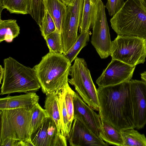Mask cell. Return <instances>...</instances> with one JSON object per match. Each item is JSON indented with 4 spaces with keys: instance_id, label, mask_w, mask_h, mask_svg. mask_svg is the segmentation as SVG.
<instances>
[{
    "instance_id": "obj_27",
    "label": "cell",
    "mask_w": 146,
    "mask_h": 146,
    "mask_svg": "<svg viewBox=\"0 0 146 146\" xmlns=\"http://www.w3.org/2000/svg\"><path fill=\"white\" fill-rule=\"evenodd\" d=\"M31 12L30 15L39 27L41 25L45 13L44 0H30Z\"/></svg>"
},
{
    "instance_id": "obj_26",
    "label": "cell",
    "mask_w": 146,
    "mask_h": 146,
    "mask_svg": "<svg viewBox=\"0 0 146 146\" xmlns=\"http://www.w3.org/2000/svg\"><path fill=\"white\" fill-rule=\"evenodd\" d=\"M44 39L50 52L63 54L61 34L57 29L47 36Z\"/></svg>"
},
{
    "instance_id": "obj_28",
    "label": "cell",
    "mask_w": 146,
    "mask_h": 146,
    "mask_svg": "<svg viewBox=\"0 0 146 146\" xmlns=\"http://www.w3.org/2000/svg\"><path fill=\"white\" fill-rule=\"evenodd\" d=\"M62 88L64 92L65 103L69 120L72 124L74 119L73 101V96L74 91L69 86L68 81L64 84Z\"/></svg>"
},
{
    "instance_id": "obj_19",
    "label": "cell",
    "mask_w": 146,
    "mask_h": 146,
    "mask_svg": "<svg viewBox=\"0 0 146 146\" xmlns=\"http://www.w3.org/2000/svg\"><path fill=\"white\" fill-rule=\"evenodd\" d=\"M20 28L17 20L13 19H0V42L5 41L12 42L20 34Z\"/></svg>"
},
{
    "instance_id": "obj_7",
    "label": "cell",
    "mask_w": 146,
    "mask_h": 146,
    "mask_svg": "<svg viewBox=\"0 0 146 146\" xmlns=\"http://www.w3.org/2000/svg\"><path fill=\"white\" fill-rule=\"evenodd\" d=\"M112 59L132 66L144 63L146 58V39L135 36L117 35L112 41Z\"/></svg>"
},
{
    "instance_id": "obj_20",
    "label": "cell",
    "mask_w": 146,
    "mask_h": 146,
    "mask_svg": "<svg viewBox=\"0 0 146 146\" xmlns=\"http://www.w3.org/2000/svg\"><path fill=\"white\" fill-rule=\"evenodd\" d=\"M6 9L11 13L25 15L31 12L30 0H0V17L1 13Z\"/></svg>"
},
{
    "instance_id": "obj_11",
    "label": "cell",
    "mask_w": 146,
    "mask_h": 146,
    "mask_svg": "<svg viewBox=\"0 0 146 146\" xmlns=\"http://www.w3.org/2000/svg\"><path fill=\"white\" fill-rule=\"evenodd\" d=\"M34 146H66L67 139L60 134L54 121L49 116L31 135Z\"/></svg>"
},
{
    "instance_id": "obj_12",
    "label": "cell",
    "mask_w": 146,
    "mask_h": 146,
    "mask_svg": "<svg viewBox=\"0 0 146 146\" xmlns=\"http://www.w3.org/2000/svg\"><path fill=\"white\" fill-rule=\"evenodd\" d=\"M73 101L74 119H78L94 134L100 138V135L103 133V128L99 114L74 92Z\"/></svg>"
},
{
    "instance_id": "obj_6",
    "label": "cell",
    "mask_w": 146,
    "mask_h": 146,
    "mask_svg": "<svg viewBox=\"0 0 146 146\" xmlns=\"http://www.w3.org/2000/svg\"><path fill=\"white\" fill-rule=\"evenodd\" d=\"M68 82L83 100L94 110L99 111L100 104L97 89L92 79L87 64L83 58L77 57L71 66Z\"/></svg>"
},
{
    "instance_id": "obj_31",
    "label": "cell",
    "mask_w": 146,
    "mask_h": 146,
    "mask_svg": "<svg viewBox=\"0 0 146 146\" xmlns=\"http://www.w3.org/2000/svg\"><path fill=\"white\" fill-rule=\"evenodd\" d=\"M19 141L18 140L8 138L0 144V145L1 146H19Z\"/></svg>"
},
{
    "instance_id": "obj_32",
    "label": "cell",
    "mask_w": 146,
    "mask_h": 146,
    "mask_svg": "<svg viewBox=\"0 0 146 146\" xmlns=\"http://www.w3.org/2000/svg\"><path fill=\"white\" fill-rule=\"evenodd\" d=\"M4 73V68H3L1 65H0V83L1 84V82L2 80Z\"/></svg>"
},
{
    "instance_id": "obj_25",
    "label": "cell",
    "mask_w": 146,
    "mask_h": 146,
    "mask_svg": "<svg viewBox=\"0 0 146 146\" xmlns=\"http://www.w3.org/2000/svg\"><path fill=\"white\" fill-rule=\"evenodd\" d=\"M46 110L43 109L38 103L32 109V115L30 127V133H33L49 117Z\"/></svg>"
},
{
    "instance_id": "obj_5",
    "label": "cell",
    "mask_w": 146,
    "mask_h": 146,
    "mask_svg": "<svg viewBox=\"0 0 146 146\" xmlns=\"http://www.w3.org/2000/svg\"><path fill=\"white\" fill-rule=\"evenodd\" d=\"M32 108L0 110V144L8 138L23 141L30 139Z\"/></svg>"
},
{
    "instance_id": "obj_4",
    "label": "cell",
    "mask_w": 146,
    "mask_h": 146,
    "mask_svg": "<svg viewBox=\"0 0 146 146\" xmlns=\"http://www.w3.org/2000/svg\"><path fill=\"white\" fill-rule=\"evenodd\" d=\"M4 75L0 95L38 91L41 88L33 68L9 57L3 60Z\"/></svg>"
},
{
    "instance_id": "obj_34",
    "label": "cell",
    "mask_w": 146,
    "mask_h": 146,
    "mask_svg": "<svg viewBox=\"0 0 146 146\" xmlns=\"http://www.w3.org/2000/svg\"><path fill=\"white\" fill-rule=\"evenodd\" d=\"M65 4L68 6L70 3H71V1L72 0H61Z\"/></svg>"
},
{
    "instance_id": "obj_14",
    "label": "cell",
    "mask_w": 146,
    "mask_h": 146,
    "mask_svg": "<svg viewBox=\"0 0 146 146\" xmlns=\"http://www.w3.org/2000/svg\"><path fill=\"white\" fill-rule=\"evenodd\" d=\"M70 146H107L108 145L94 134L77 119L73 121L67 138Z\"/></svg>"
},
{
    "instance_id": "obj_9",
    "label": "cell",
    "mask_w": 146,
    "mask_h": 146,
    "mask_svg": "<svg viewBox=\"0 0 146 146\" xmlns=\"http://www.w3.org/2000/svg\"><path fill=\"white\" fill-rule=\"evenodd\" d=\"M84 1V0H72L67 6L60 32L63 54L71 48L77 38Z\"/></svg>"
},
{
    "instance_id": "obj_24",
    "label": "cell",
    "mask_w": 146,
    "mask_h": 146,
    "mask_svg": "<svg viewBox=\"0 0 146 146\" xmlns=\"http://www.w3.org/2000/svg\"><path fill=\"white\" fill-rule=\"evenodd\" d=\"M89 31L80 33L74 44L66 53L64 54L71 63L77 57L82 49L86 46L87 42L89 41Z\"/></svg>"
},
{
    "instance_id": "obj_13",
    "label": "cell",
    "mask_w": 146,
    "mask_h": 146,
    "mask_svg": "<svg viewBox=\"0 0 146 146\" xmlns=\"http://www.w3.org/2000/svg\"><path fill=\"white\" fill-rule=\"evenodd\" d=\"M130 83L135 128L139 129L146 124V83L131 79Z\"/></svg>"
},
{
    "instance_id": "obj_30",
    "label": "cell",
    "mask_w": 146,
    "mask_h": 146,
    "mask_svg": "<svg viewBox=\"0 0 146 146\" xmlns=\"http://www.w3.org/2000/svg\"><path fill=\"white\" fill-rule=\"evenodd\" d=\"M124 2V0H108L105 5L109 14L112 17L122 7Z\"/></svg>"
},
{
    "instance_id": "obj_21",
    "label": "cell",
    "mask_w": 146,
    "mask_h": 146,
    "mask_svg": "<svg viewBox=\"0 0 146 146\" xmlns=\"http://www.w3.org/2000/svg\"><path fill=\"white\" fill-rule=\"evenodd\" d=\"M101 121L103 133L100 135V138L110 144L123 146V141L120 131L106 122Z\"/></svg>"
},
{
    "instance_id": "obj_18",
    "label": "cell",
    "mask_w": 146,
    "mask_h": 146,
    "mask_svg": "<svg viewBox=\"0 0 146 146\" xmlns=\"http://www.w3.org/2000/svg\"><path fill=\"white\" fill-rule=\"evenodd\" d=\"M58 91L49 93L46 95L44 108L49 116L54 121L58 133L62 134L58 98Z\"/></svg>"
},
{
    "instance_id": "obj_10",
    "label": "cell",
    "mask_w": 146,
    "mask_h": 146,
    "mask_svg": "<svg viewBox=\"0 0 146 146\" xmlns=\"http://www.w3.org/2000/svg\"><path fill=\"white\" fill-rule=\"evenodd\" d=\"M135 67L112 59L96 82L98 87H102L129 81L132 77Z\"/></svg>"
},
{
    "instance_id": "obj_35",
    "label": "cell",
    "mask_w": 146,
    "mask_h": 146,
    "mask_svg": "<svg viewBox=\"0 0 146 146\" xmlns=\"http://www.w3.org/2000/svg\"><path fill=\"white\" fill-rule=\"evenodd\" d=\"M144 7L146 9V0H140Z\"/></svg>"
},
{
    "instance_id": "obj_8",
    "label": "cell",
    "mask_w": 146,
    "mask_h": 146,
    "mask_svg": "<svg viewBox=\"0 0 146 146\" xmlns=\"http://www.w3.org/2000/svg\"><path fill=\"white\" fill-rule=\"evenodd\" d=\"M91 42L102 59L110 56L112 41L105 12V5L100 0L92 25Z\"/></svg>"
},
{
    "instance_id": "obj_23",
    "label": "cell",
    "mask_w": 146,
    "mask_h": 146,
    "mask_svg": "<svg viewBox=\"0 0 146 146\" xmlns=\"http://www.w3.org/2000/svg\"><path fill=\"white\" fill-rule=\"evenodd\" d=\"M58 98L61 127V133L67 139L72 128L66 107L64 92L62 88L58 92Z\"/></svg>"
},
{
    "instance_id": "obj_22",
    "label": "cell",
    "mask_w": 146,
    "mask_h": 146,
    "mask_svg": "<svg viewBox=\"0 0 146 146\" xmlns=\"http://www.w3.org/2000/svg\"><path fill=\"white\" fill-rule=\"evenodd\" d=\"M134 128H129L120 131L123 146H146V137Z\"/></svg>"
},
{
    "instance_id": "obj_1",
    "label": "cell",
    "mask_w": 146,
    "mask_h": 146,
    "mask_svg": "<svg viewBox=\"0 0 146 146\" xmlns=\"http://www.w3.org/2000/svg\"><path fill=\"white\" fill-rule=\"evenodd\" d=\"M101 121L121 131L135 128L130 81L97 89Z\"/></svg>"
},
{
    "instance_id": "obj_29",
    "label": "cell",
    "mask_w": 146,
    "mask_h": 146,
    "mask_svg": "<svg viewBox=\"0 0 146 146\" xmlns=\"http://www.w3.org/2000/svg\"><path fill=\"white\" fill-rule=\"evenodd\" d=\"M39 27L42 36L44 39L47 36L56 29L53 19L46 10H45L41 24Z\"/></svg>"
},
{
    "instance_id": "obj_2",
    "label": "cell",
    "mask_w": 146,
    "mask_h": 146,
    "mask_svg": "<svg viewBox=\"0 0 146 146\" xmlns=\"http://www.w3.org/2000/svg\"><path fill=\"white\" fill-rule=\"evenodd\" d=\"M71 63L63 54L49 52L33 68L46 95L61 89L68 80Z\"/></svg>"
},
{
    "instance_id": "obj_16",
    "label": "cell",
    "mask_w": 146,
    "mask_h": 146,
    "mask_svg": "<svg viewBox=\"0 0 146 146\" xmlns=\"http://www.w3.org/2000/svg\"><path fill=\"white\" fill-rule=\"evenodd\" d=\"M45 10L53 19L56 29L60 33L66 12L67 6L61 0H44Z\"/></svg>"
},
{
    "instance_id": "obj_33",
    "label": "cell",
    "mask_w": 146,
    "mask_h": 146,
    "mask_svg": "<svg viewBox=\"0 0 146 146\" xmlns=\"http://www.w3.org/2000/svg\"><path fill=\"white\" fill-rule=\"evenodd\" d=\"M141 77L143 81L146 83V71L141 73Z\"/></svg>"
},
{
    "instance_id": "obj_3",
    "label": "cell",
    "mask_w": 146,
    "mask_h": 146,
    "mask_svg": "<svg viewBox=\"0 0 146 146\" xmlns=\"http://www.w3.org/2000/svg\"><path fill=\"white\" fill-rule=\"evenodd\" d=\"M110 22L117 35L146 39V9L140 0H126Z\"/></svg>"
},
{
    "instance_id": "obj_17",
    "label": "cell",
    "mask_w": 146,
    "mask_h": 146,
    "mask_svg": "<svg viewBox=\"0 0 146 146\" xmlns=\"http://www.w3.org/2000/svg\"><path fill=\"white\" fill-rule=\"evenodd\" d=\"M100 1L84 0L82 18L79 28L80 33L89 31L92 27Z\"/></svg>"
},
{
    "instance_id": "obj_15",
    "label": "cell",
    "mask_w": 146,
    "mask_h": 146,
    "mask_svg": "<svg viewBox=\"0 0 146 146\" xmlns=\"http://www.w3.org/2000/svg\"><path fill=\"white\" fill-rule=\"evenodd\" d=\"M39 96L35 92L14 96H8L0 99V110L19 108H32L38 103Z\"/></svg>"
}]
</instances>
